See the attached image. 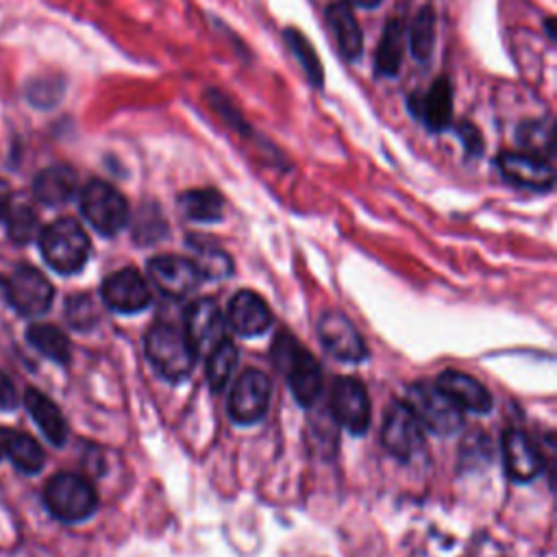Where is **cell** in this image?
Instances as JSON below:
<instances>
[{
    "label": "cell",
    "mask_w": 557,
    "mask_h": 557,
    "mask_svg": "<svg viewBox=\"0 0 557 557\" xmlns=\"http://www.w3.org/2000/svg\"><path fill=\"white\" fill-rule=\"evenodd\" d=\"M272 352L274 363L285 372L296 400L305 407L315 403L322 392V368L311 352L285 331L276 335Z\"/></svg>",
    "instance_id": "obj_1"
},
{
    "label": "cell",
    "mask_w": 557,
    "mask_h": 557,
    "mask_svg": "<svg viewBox=\"0 0 557 557\" xmlns=\"http://www.w3.org/2000/svg\"><path fill=\"white\" fill-rule=\"evenodd\" d=\"M39 248L52 270L74 274L87 263L89 237L74 218H59L39 233Z\"/></svg>",
    "instance_id": "obj_2"
},
{
    "label": "cell",
    "mask_w": 557,
    "mask_h": 557,
    "mask_svg": "<svg viewBox=\"0 0 557 557\" xmlns=\"http://www.w3.org/2000/svg\"><path fill=\"white\" fill-rule=\"evenodd\" d=\"M146 357L154 366V370L172 381H183L194 368V350L183 331L174 329L172 324H154L146 333Z\"/></svg>",
    "instance_id": "obj_3"
},
{
    "label": "cell",
    "mask_w": 557,
    "mask_h": 557,
    "mask_svg": "<svg viewBox=\"0 0 557 557\" xmlns=\"http://www.w3.org/2000/svg\"><path fill=\"white\" fill-rule=\"evenodd\" d=\"M44 503L57 520L78 522L94 513L98 507V494L85 476L76 472H59L48 479L44 487Z\"/></svg>",
    "instance_id": "obj_4"
},
{
    "label": "cell",
    "mask_w": 557,
    "mask_h": 557,
    "mask_svg": "<svg viewBox=\"0 0 557 557\" xmlns=\"http://www.w3.org/2000/svg\"><path fill=\"white\" fill-rule=\"evenodd\" d=\"M81 213L100 235H117L128 222V202L111 183L91 178L81 191Z\"/></svg>",
    "instance_id": "obj_5"
},
{
    "label": "cell",
    "mask_w": 557,
    "mask_h": 557,
    "mask_svg": "<svg viewBox=\"0 0 557 557\" xmlns=\"http://www.w3.org/2000/svg\"><path fill=\"white\" fill-rule=\"evenodd\" d=\"M407 405L422 424L440 435H448L463 424V413L457 405H453L435 383H413L407 394Z\"/></svg>",
    "instance_id": "obj_6"
},
{
    "label": "cell",
    "mask_w": 557,
    "mask_h": 557,
    "mask_svg": "<svg viewBox=\"0 0 557 557\" xmlns=\"http://www.w3.org/2000/svg\"><path fill=\"white\" fill-rule=\"evenodd\" d=\"M7 298L17 313L35 318L50 309L54 289L37 268L20 263L7 281Z\"/></svg>",
    "instance_id": "obj_7"
},
{
    "label": "cell",
    "mask_w": 557,
    "mask_h": 557,
    "mask_svg": "<svg viewBox=\"0 0 557 557\" xmlns=\"http://www.w3.org/2000/svg\"><path fill=\"white\" fill-rule=\"evenodd\" d=\"M272 383L270 379L255 368L244 370L231 387L228 394V413L239 424H255L265 416L270 403Z\"/></svg>",
    "instance_id": "obj_8"
},
{
    "label": "cell",
    "mask_w": 557,
    "mask_h": 557,
    "mask_svg": "<svg viewBox=\"0 0 557 557\" xmlns=\"http://www.w3.org/2000/svg\"><path fill=\"white\" fill-rule=\"evenodd\" d=\"M185 337L196 357L209 355L226 339V320L209 298L194 300L185 311Z\"/></svg>",
    "instance_id": "obj_9"
},
{
    "label": "cell",
    "mask_w": 557,
    "mask_h": 557,
    "mask_svg": "<svg viewBox=\"0 0 557 557\" xmlns=\"http://www.w3.org/2000/svg\"><path fill=\"white\" fill-rule=\"evenodd\" d=\"M331 413L333 418L355 435H361L370 424V398L359 379L339 376L331 387Z\"/></svg>",
    "instance_id": "obj_10"
},
{
    "label": "cell",
    "mask_w": 557,
    "mask_h": 557,
    "mask_svg": "<svg viewBox=\"0 0 557 557\" xmlns=\"http://www.w3.org/2000/svg\"><path fill=\"white\" fill-rule=\"evenodd\" d=\"M383 448L396 459H409L422 448V424L413 416L407 403H394L383 422L381 431Z\"/></svg>",
    "instance_id": "obj_11"
},
{
    "label": "cell",
    "mask_w": 557,
    "mask_h": 557,
    "mask_svg": "<svg viewBox=\"0 0 557 557\" xmlns=\"http://www.w3.org/2000/svg\"><path fill=\"white\" fill-rule=\"evenodd\" d=\"M100 294L104 305L117 313L144 311L152 300V292L146 278L133 268H124L109 274L102 281Z\"/></svg>",
    "instance_id": "obj_12"
},
{
    "label": "cell",
    "mask_w": 557,
    "mask_h": 557,
    "mask_svg": "<svg viewBox=\"0 0 557 557\" xmlns=\"http://www.w3.org/2000/svg\"><path fill=\"white\" fill-rule=\"evenodd\" d=\"M496 165L509 183L533 189V191H548L555 183V172L548 159L524 152V150H507L496 157Z\"/></svg>",
    "instance_id": "obj_13"
},
{
    "label": "cell",
    "mask_w": 557,
    "mask_h": 557,
    "mask_svg": "<svg viewBox=\"0 0 557 557\" xmlns=\"http://www.w3.org/2000/svg\"><path fill=\"white\" fill-rule=\"evenodd\" d=\"M318 337L326 352L339 361H361L368 348L355 324L339 311H326L318 320Z\"/></svg>",
    "instance_id": "obj_14"
},
{
    "label": "cell",
    "mask_w": 557,
    "mask_h": 557,
    "mask_svg": "<svg viewBox=\"0 0 557 557\" xmlns=\"http://www.w3.org/2000/svg\"><path fill=\"white\" fill-rule=\"evenodd\" d=\"M148 274L161 294L170 298L189 296L202 281L200 270L187 257L178 255H161L150 259Z\"/></svg>",
    "instance_id": "obj_15"
},
{
    "label": "cell",
    "mask_w": 557,
    "mask_h": 557,
    "mask_svg": "<svg viewBox=\"0 0 557 557\" xmlns=\"http://www.w3.org/2000/svg\"><path fill=\"white\" fill-rule=\"evenodd\" d=\"M500 448H503V463H505V472L518 481V483H527L533 481L542 468V453L537 450L535 442L520 429H509L503 433L500 440Z\"/></svg>",
    "instance_id": "obj_16"
},
{
    "label": "cell",
    "mask_w": 557,
    "mask_h": 557,
    "mask_svg": "<svg viewBox=\"0 0 557 557\" xmlns=\"http://www.w3.org/2000/svg\"><path fill=\"white\" fill-rule=\"evenodd\" d=\"M409 107L413 115L433 133H442L453 124V87L446 76L431 83L422 96H411Z\"/></svg>",
    "instance_id": "obj_17"
},
{
    "label": "cell",
    "mask_w": 557,
    "mask_h": 557,
    "mask_svg": "<svg viewBox=\"0 0 557 557\" xmlns=\"http://www.w3.org/2000/svg\"><path fill=\"white\" fill-rule=\"evenodd\" d=\"M435 387L461 411H474V413H485L492 409V396L483 387L481 381L474 376L459 372V370H446L437 376Z\"/></svg>",
    "instance_id": "obj_18"
},
{
    "label": "cell",
    "mask_w": 557,
    "mask_h": 557,
    "mask_svg": "<svg viewBox=\"0 0 557 557\" xmlns=\"http://www.w3.org/2000/svg\"><path fill=\"white\" fill-rule=\"evenodd\" d=\"M226 318L231 322V326L244 335V337H255L261 335L270 329L272 324V311L265 305V300L250 292V289H242L237 292L231 302H228V311Z\"/></svg>",
    "instance_id": "obj_19"
},
{
    "label": "cell",
    "mask_w": 557,
    "mask_h": 557,
    "mask_svg": "<svg viewBox=\"0 0 557 557\" xmlns=\"http://www.w3.org/2000/svg\"><path fill=\"white\" fill-rule=\"evenodd\" d=\"M78 189L76 172L70 165L57 163L50 168H44L33 178V194L35 198L46 207H59L74 198Z\"/></svg>",
    "instance_id": "obj_20"
},
{
    "label": "cell",
    "mask_w": 557,
    "mask_h": 557,
    "mask_svg": "<svg viewBox=\"0 0 557 557\" xmlns=\"http://www.w3.org/2000/svg\"><path fill=\"white\" fill-rule=\"evenodd\" d=\"M326 24L335 35V44L344 59L357 61L363 52V37L359 22L348 2H333L326 7Z\"/></svg>",
    "instance_id": "obj_21"
},
{
    "label": "cell",
    "mask_w": 557,
    "mask_h": 557,
    "mask_svg": "<svg viewBox=\"0 0 557 557\" xmlns=\"http://www.w3.org/2000/svg\"><path fill=\"white\" fill-rule=\"evenodd\" d=\"M24 405H26L30 418L41 429V433L48 437V442H52L54 446H63L67 440V424H65V418L59 411V407L35 387H28L24 392Z\"/></svg>",
    "instance_id": "obj_22"
},
{
    "label": "cell",
    "mask_w": 557,
    "mask_h": 557,
    "mask_svg": "<svg viewBox=\"0 0 557 557\" xmlns=\"http://www.w3.org/2000/svg\"><path fill=\"white\" fill-rule=\"evenodd\" d=\"M0 453H4L11 463L26 474L39 472L46 463L44 448L37 440L15 429H0Z\"/></svg>",
    "instance_id": "obj_23"
},
{
    "label": "cell",
    "mask_w": 557,
    "mask_h": 557,
    "mask_svg": "<svg viewBox=\"0 0 557 557\" xmlns=\"http://www.w3.org/2000/svg\"><path fill=\"white\" fill-rule=\"evenodd\" d=\"M405 48V28L400 20H389L383 28L376 54H374V72L376 76H396Z\"/></svg>",
    "instance_id": "obj_24"
},
{
    "label": "cell",
    "mask_w": 557,
    "mask_h": 557,
    "mask_svg": "<svg viewBox=\"0 0 557 557\" xmlns=\"http://www.w3.org/2000/svg\"><path fill=\"white\" fill-rule=\"evenodd\" d=\"M178 205L183 213L194 222H218L224 211L222 196L211 187L187 189L185 194H181Z\"/></svg>",
    "instance_id": "obj_25"
},
{
    "label": "cell",
    "mask_w": 557,
    "mask_h": 557,
    "mask_svg": "<svg viewBox=\"0 0 557 557\" xmlns=\"http://www.w3.org/2000/svg\"><path fill=\"white\" fill-rule=\"evenodd\" d=\"M28 344L39 350L44 357L57 361V363H67L70 361V339L65 333L52 324H30L26 331Z\"/></svg>",
    "instance_id": "obj_26"
},
{
    "label": "cell",
    "mask_w": 557,
    "mask_h": 557,
    "mask_svg": "<svg viewBox=\"0 0 557 557\" xmlns=\"http://www.w3.org/2000/svg\"><path fill=\"white\" fill-rule=\"evenodd\" d=\"M237 366V348L226 337L207 355V383L213 392H222Z\"/></svg>",
    "instance_id": "obj_27"
},
{
    "label": "cell",
    "mask_w": 557,
    "mask_h": 557,
    "mask_svg": "<svg viewBox=\"0 0 557 557\" xmlns=\"http://www.w3.org/2000/svg\"><path fill=\"white\" fill-rule=\"evenodd\" d=\"M285 41L294 54V59L298 61V65L302 67L307 81L313 85V87H322L324 83V72H322V63L313 50V46L309 44V39L296 30V28H285Z\"/></svg>",
    "instance_id": "obj_28"
},
{
    "label": "cell",
    "mask_w": 557,
    "mask_h": 557,
    "mask_svg": "<svg viewBox=\"0 0 557 557\" xmlns=\"http://www.w3.org/2000/svg\"><path fill=\"white\" fill-rule=\"evenodd\" d=\"M189 248H194V263L196 268L200 270L202 278H222L226 274H231V257L215 248L213 244L205 242V239H196V237H189Z\"/></svg>",
    "instance_id": "obj_29"
},
{
    "label": "cell",
    "mask_w": 557,
    "mask_h": 557,
    "mask_svg": "<svg viewBox=\"0 0 557 557\" xmlns=\"http://www.w3.org/2000/svg\"><path fill=\"white\" fill-rule=\"evenodd\" d=\"M409 46L418 61L426 63L431 59L435 48V13L429 4L422 7L413 17L409 28Z\"/></svg>",
    "instance_id": "obj_30"
},
{
    "label": "cell",
    "mask_w": 557,
    "mask_h": 557,
    "mask_svg": "<svg viewBox=\"0 0 557 557\" xmlns=\"http://www.w3.org/2000/svg\"><path fill=\"white\" fill-rule=\"evenodd\" d=\"M516 137L524 152H531V154H537L544 159H548L555 148L550 122H524V124H520Z\"/></svg>",
    "instance_id": "obj_31"
},
{
    "label": "cell",
    "mask_w": 557,
    "mask_h": 557,
    "mask_svg": "<svg viewBox=\"0 0 557 557\" xmlns=\"http://www.w3.org/2000/svg\"><path fill=\"white\" fill-rule=\"evenodd\" d=\"M4 220H7V233L13 244H20V246L28 244L37 235L39 220H37V213L28 205L9 207Z\"/></svg>",
    "instance_id": "obj_32"
},
{
    "label": "cell",
    "mask_w": 557,
    "mask_h": 557,
    "mask_svg": "<svg viewBox=\"0 0 557 557\" xmlns=\"http://www.w3.org/2000/svg\"><path fill=\"white\" fill-rule=\"evenodd\" d=\"M63 96V83L57 76H41L28 83L26 98L35 107H54V102Z\"/></svg>",
    "instance_id": "obj_33"
},
{
    "label": "cell",
    "mask_w": 557,
    "mask_h": 557,
    "mask_svg": "<svg viewBox=\"0 0 557 557\" xmlns=\"http://www.w3.org/2000/svg\"><path fill=\"white\" fill-rule=\"evenodd\" d=\"M65 315L70 320L72 326L76 329H87L96 322V309L94 302L89 300V296H72L65 302Z\"/></svg>",
    "instance_id": "obj_34"
},
{
    "label": "cell",
    "mask_w": 557,
    "mask_h": 557,
    "mask_svg": "<svg viewBox=\"0 0 557 557\" xmlns=\"http://www.w3.org/2000/svg\"><path fill=\"white\" fill-rule=\"evenodd\" d=\"M457 133H459L461 141H463L468 154H479V152L483 150V141H481V135H479V131L474 128V124L463 122V124L457 128Z\"/></svg>",
    "instance_id": "obj_35"
},
{
    "label": "cell",
    "mask_w": 557,
    "mask_h": 557,
    "mask_svg": "<svg viewBox=\"0 0 557 557\" xmlns=\"http://www.w3.org/2000/svg\"><path fill=\"white\" fill-rule=\"evenodd\" d=\"M17 407V392L7 374L0 372V411H11Z\"/></svg>",
    "instance_id": "obj_36"
},
{
    "label": "cell",
    "mask_w": 557,
    "mask_h": 557,
    "mask_svg": "<svg viewBox=\"0 0 557 557\" xmlns=\"http://www.w3.org/2000/svg\"><path fill=\"white\" fill-rule=\"evenodd\" d=\"M9 207H11V187L4 178H0V222L4 220Z\"/></svg>",
    "instance_id": "obj_37"
},
{
    "label": "cell",
    "mask_w": 557,
    "mask_h": 557,
    "mask_svg": "<svg viewBox=\"0 0 557 557\" xmlns=\"http://www.w3.org/2000/svg\"><path fill=\"white\" fill-rule=\"evenodd\" d=\"M348 2L355 7H363V9H374L381 4V0H348Z\"/></svg>",
    "instance_id": "obj_38"
}]
</instances>
